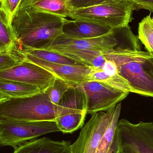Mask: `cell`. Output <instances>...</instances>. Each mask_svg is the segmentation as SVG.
I'll return each mask as SVG.
<instances>
[{
  "mask_svg": "<svg viewBox=\"0 0 153 153\" xmlns=\"http://www.w3.org/2000/svg\"><path fill=\"white\" fill-rule=\"evenodd\" d=\"M69 21L29 6L16 13L12 26L23 49H44L63 35L64 26Z\"/></svg>",
  "mask_w": 153,
  "mask_h": 153,
  "instance_id": "6da1fadb",
  "label": "cell"
},
{
  "mask_svg": "<svg viewBox=\"0 0 153 153\" xmlns=\"http://www.w3.org/2000/svg\"><path fill=\"white\" fill-rule=\"evenodd\" d=\"M116 63L119 74L126 79L134 93L153 98V56L137 48L116 47L102 51Z\"/></svg>",
  "mask_w": 153,
  "mask_h": 153,
  "instance_id": "7a4b0ae2",
  "label": "cell"
},
{
  "mask_svg": "<svg viewBox=\"0 0 153 153\" xmlns=\"http://www.w3.org/2000/svg\"><path fill=\"white\" fill-rule=\"evenodd\" d=\"M134 11L128 0H108L98 5L72 9L68 18L115 29L129 25Z\"/></svg>",
  "mask_w": 153,
  "mask_h": 153,
  "instance_id": "3957f363",
  "label": "cell"
},
{
  "mask_svg": "<svg viewBox=\"0 0 153 153\" xmlns=\"http://www.w3.org/2000/svg\"><path fill=\"white\" fill-rule=\"evenodd\" d=\"M0 118L27 121H55V106L45 91L0 102Z\"/></svg>",
  "mask_w": 153,
  "mask_h": 153,
  "instance_id": "277c9868",
  "label": "cell"
},
{
  "mask_svg": "<svg viewBox=\"0 0 153 153\" xmlns=\"http://www.w3.org/2000/svg\"><path fill=\"white\" fill-rule=\"evenodd\" d=\"M55 106V122L61 132L72 134L84 126L87 113V100L81 85L70 88Z\"/></svg>",
  "mask_w": 153,
  "mask_h": 153,
  "instance_id": "5b68a950",
  "label": "cell"
},
{
  "mask_svg": "<svg viewBox=\"0 0 153 153\" xmlns=\"http://www.w3.org/2000/svg\"><path fill=\"white\" fill-rule=\"evenodd\" d=\"M61 132L55 121L0 118V145L13 149L46 134Z\"/></svg>",
  "mask_w": 153,
  "mask_h": 153,
  "instance_id": "8992f818",
  "label": "cell"
},
{
  "mask_svg": "<svg viewBox=\"0 0 153 153\" xmlns=\"http://www.w3.org/2000/svg\"><path fill=\"white\" fill-rule=\"evenodd\" d=\"M117 137L121 153H153V123L120 120Z\"/></svg>",
  "mask_w": 153,
  "mask_h": 153,
  "instance_id": "52a82bcc",
  "label": "cell"
},
{
  "mask_svg": "<svg viewBox=\"0 0 153 153\" xmlns=\"http://www.w3.org/2000/svg\"><path fill=\"white\" fill-rule=\"evenodd\" d=\"M116 106L92 115L81 128L76 141L71 144V153H97L102 137L111 122Z\"/></svg>",
  "mask_w": 153,
  "mask_h": 153,
  "instance_id": "ba28073f",
  "label": "cell"
},
{
  "mask_svg": "<svg viewBox=\"0 0 153 153\" xmlns=\"http://www.w3.org/2000/svg\"><path fill=\"white\" fill-rule=\"evenodd\" d=\"M81 85L87 98V113L91 115L100 111L109 110L129 94L128 92L96 81H85Z\"/></svg>",
  "mask_w": 153,
  "mask_h": 153,
  "instance_id": "9c48e42d",
  "label": "cell"
},
{
  "mask_svg": "<svg viewBox=\"0 0 153 153\" xmlns=\"http://www.w3.org/2000/svg\"><path fill=\"white\" fill-rule=\"evenodd\" d=\"M55 75L39 65L26 61L13 68L0 71V78L26 83L46 91L54 83Z\"/></svg>",
  "mask_w": 153,
  "mask_h": 153,
  "instance_id": "30bf717a",
  "label": "cell"
},
{
  "mask_svg": "<svg viewBox=\"0 0 153 153\" xmlns=\"http://www.w3.org/2000/svg\"><path fill=\"white\" fill-rule=\"evenodd\" d=\"M117 45L118 40L112 29L110 33L93 38L75 39L63 34L44 49L54 52L84 50L103 51L114 49Z\"/></svg>",
  "mask_w": 153,
  "mask_h": 153,
  "instance_id": "8fae6325",
  "label": "cell"
},
{
  "mask_svg": "<svg viewBox=\"0 0 153 153\" xmlns=\"http://www.w3.org/2000/svg\"><path fill=\"white\" fill-rule=\"evenodd\" d=\"M23 53L28 61L39 65L52 73L56 77L74 85H81L86 81V76L92 71L93 67L53 63L40 60L30 55Z\"/></svg>",
  "mask_w": 153,
  "mask_h": 153,
  "instance_id": "7c38bea8",
  "label": "cell"
},
{
  "mask_svg": "<svg viewBox=\"0 0 153 153\" xmlns=\"http://www.w3.org/2000/svg\"><path fill=\"white\" fill-rule=\"evenodd\" d=\"M70 141L38 138L14 148L13 153H71Z\"/></svg>",
  "mask_w": 153,
  "mask_h": 153,
  "instance_id": "4fadbf2b",
  "label": "cell"
},
{
  "mask_svg": "<svg viewBox=\"0 0 153 153\" xmlns=\"http://www.w3.org/2000/svg\"><path fill=\"white\" fill-rule=\"evenodd\" d=\"M112 30V28L106 26L70 20L64 26L63 34L71 38L84 39L101 36Z\"/></svg>",
  "mask_w": 153,
  "mask_h": 153,
  "instance_id": "5bb4252c",
  "label": "cell"
},
{
  "mask_svg": "<svg viewBox=\"0 0 153 153\" xmlns=\"http://www.w3.org/2000/svg\"><path fill=\"white\" fill-rule=\"evenodd\" d=\"M44 91L36 85L0 78V102L10 99L33 96Z\"/></svg>",
  "mask_w": 153,
  "mask_h": 153,
  "instance_id": "9a60e30c",
  "label": "cell"
},
{
  "mask_svg": "<svg viewBox=\"0 0 153 153\" xmlns=\"http://www.w3.org/2000/svg\"><path fill=\"white\" fill-rule=\"evenodd\" d=\"M55 52L76 60L84 66L94 68H102L107 60L102 51L100 50H75Z\"/></svg>",
  "mask_w": 153,
  "mask_h": 153,
  "instance_id": "2e32d148",
  "label": "cell"
},
{
  "mask_svg": "<svg viewBox=\"0 0 153 153\" xmlns=\"http://www.w3.org/2000/svg\"><path fill=\"white\" fill-rule=\"evenodd\" d=\"M0 51L17 49L22 51L23 47L17 38L13 27L3 12L0 11Z\"/></svg>",
  "mask_w": 153,
  "mask_h": 153,
  "instance_id": "e0dca14e",
  "label": "cell"
},
{
  "mask_svg": "<svg viewBox=\"0 0 153 153\" xmlns=\"http://www.w3.org/2000/svg\"><path fill=\"white\" fill-rule=\"evenodd\" d=\"M86 81L101 82L124 91L134 93L129 83L121 75L110 76L105 72L102 68L93 67L92 71L86 76Z\"/></svg>",
  "mask_w": 153,
  "mask_h": 153,
  "instance_id": "ac0fdd59",
  "label": "cell"
},
{
  "mask_svg": "<svg viewBox=\"0 0 153 153\" xmlns=\"http://www.w3.org/2000/svg\"><path fill=\"white\" fill-rule=\"evenodd\" d=\"M38 10L67 18L72 10L68 0H41L31 5Z\"/></svg>",
  "mask_w": 153,
  "mask_h": 153,
  "instance_id": "d6986e66",
  "label": "cell"
},
{
  "mask_svg": "<svg viewBox=\"0 0 153 153\" xmlns=\"http://www.w3.org/2000/svg\"><path fill=\"white\" fill-rule=\"evenodd\" d=\"M22 52L49 62L60 64L84 65L81 63L59 53L41 49H23Z\"/></svg>",
  "mask_w": 153,
  "mask_h": 153,
  "instance_id": "ffe728a7",
  "label": "cell"
},
{
  "mask_svg": "<svg viewBox=\"0 0 153 153\" xmlns=\"http://www.w3.org/2000/svg\"><path fill=\"white\" fill-rule=\"evenodd\" d=\"M121 110V103L119 102L116 106L113 118L102 137L97 153H107L110 148L116 134Z\"/></svg>",
  "mask_w": 153,
  "mask_h": 153,
  "instance_id": "44dd1931",
  "label": "cell"
},
{
  "mask_svg": "<svg viewBox=\"0 0 153 153\" xmlns=\"http://www.w3.org/2000/svg\"><path fill=\"white\" fill-rule=\"evenodd\" d=\"M138 37L153 56V22L151 15L145 17L139 23Z\"/></svg>",
  "mask_w": 153,
  "mask_h": 153,
  "instance_id": "7402d4cb",
  "label": "cell"
},
{
  "mask_svg": "<svg viewBox=\"0 0 153 153\" xmlns=\"http://www.w3.org/2000/svg\"><path fill=\"white\" fill-rule=\"evenodd\" d=\"M26 61L21 51L10 49L0 51V71L15 67Z\"/></svg>",
  "mask_w": 153,
  "mask_h": 153,
  "instance_id": "603a6c76",
  "label": "cell"
},
{
  "mask_svg": "<svg viewBox=\"0 0 153 153\" xmlns=\"http://www.w3.org/2000/svg\"><path fill=\"white\" fill-rule=\"evenodd\" d=\"M74 85H75L71 84L63 79L56 77L53 84L48 88L45 92L47 94L52 103L57 105L66 92Z\"/></svg>",
  "mask_w": 153,
  "mask_h": 153,
  "instance_id": "cb8c5ba5",
  "label": "cell"
},
{
  "mask_svg": "<svg viewBox=\"0 0 153 153\" xmlns=\"http://www.w3.org/2000/svg\"><path fill=\"white\" fill-rule=\"evenodd\" d=\"M22 0H0V11L5 14L9 22L12 24L14 15L19 9Z\"/></svg>",
  "mask_w": 153,
  "mask_h": 153,
  "instance_id": "d4e9b609",
  "label": "cell"
},
{
  "mask_svg": "<svg viewBox=\"0 0 153 153\" xmlns=\"http://www.w3.org/2000/svg\"><path fill=\"white\" fill-rule=\"evenodd\" d=\"M108 0H68L72 9L85 8L100 4Z\"/></svg>",
  "mask_w": 153,
  "mask_h": 153,
  "instance_id": "484cf974",
  "label": "cell"
},
{
  "mask_svg": "<svg viewBox=\"0 0 153 153\" xmlns=\"http://www.w3.org/2000/svg\"><path fill=\"white\" fill-rule=\"evenodd\" d=\"M133 5L134 10L144 9L153 12V0H128Z\"/></svg>",
  "mask_w": 153,
  "mask_h": 153,
  "instance_id": "4316f807",
  "label": "cell"
},
{
  "mask_svg": "<svg viewBox=\"0 0 153 153\" xmlns=\"http://www.w3.org/2000/svg\"><path fill=\"white\" fill-rule=\"evenodd\" d=\"M107 153H120V148L118 141L116 133L115 134L112 144Z\"/></svg>",
  "mask_w": 153,
  "mask_h": 153,
  "instance_id": "83f0119b",
  "label": "cell"
},
{
  "mask_svg": "<svg viewBox=\"0 0 153 153\" xmlns=\"http://www.w3.org/2000/svg\"><path fill=\"white\" fill-rule=\"evenodd\" d=\"M41 0H22L20 5L19 10L28 6H31ZM19 11V10H18Z\"/></svg>",
  "mask_w": 153,
  "mask_h": 153,
  "instance_id": "f1b7e54d",
  "label": "cell"
},
{
  "mask_svg": "<svg viewBox=\"0 0 153 153\" xmlns=\"http://www.w3.org/2000/svg\"><path fill=\"white\" fill-rule=\"evenodd\" d=\"M152 20L153 22V18H152Z\"/></svg>",
  "mask_w": 153,
  "mask_h": 153,
  "instance_id": "f546056e",
  "label": "cell"
},
{
  "mask_svg": "<svg viewBox=\"0 0 153 153\" xmlns=\"http://www.w3.org/2000/svg\"></svg>",
  "mask_w": 153,
  "mask_h": 153,
  "instance_id": "4dcf8cb0",
  "label": "cell"
}]
</instances>
